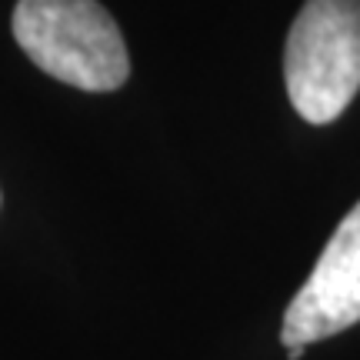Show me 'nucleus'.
I'll use <instances>...</instances> for the list:
<instances>
[{
    "instance_id": "20e7f679",
    "label": "nucleus",
    "mask_w": 360,
    "mask_h": 360,
    "mask_svg": "<svg viewBox=\"0 0 360 360\" xmlns=\"http://www.w3.org/2000/svg\"><path fill=\"white\" fill-rule=\"evenodd\" d=\"M304 350H307V347H287V357H290V360H300V357H304Z\"/></svg>"
},
{
    "instance_id": "f03ea898",
    "label": "nucleus",
    "mask_w": 360,
    "mask_h": 360,
    "mask_svg": "<svg viewBox=\"0 0 360 360\" xmlns=\"http://www.w3.org/2000/svg\"><path fill=\"white\" fill-rule=\"evenodd\" d=\"M283 84L314 127L347 110L360 90V0H304L283 47Z\"/></svg>"
},
{
    "instance_id": "7ed1b4c3",
    "label": "nucleus",
    "mask_w": 360,
    "mask_h": 360,
    "mask_svg": "<svg viewBox=\"0 0 360 360\" xmlns=\"http://www.w3.org/2000/svg\"><path fill=\"white\" fill-rule=\"evenodd\" d=\"M360 323V204L337 224L307 283L287 304L283 347H310Z\"/></svg>"
},
{
    "instance_id": "f257e3e1",
    "label": "nucleus",
    "mask_w": 360,
    "mask_h": 360,
    "mask_svg": "<svg viewBox=\"0 0 360 360\" xmlns=\"http://www.w3.org/2000/svg\"><path fill=\"white\" fill-rule=\"evenodd\" d=\"M13 37L60 84L110 94L130 77L124 34L97 0H17Z\"/></svg>"
}]
</instances>
